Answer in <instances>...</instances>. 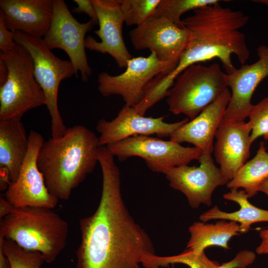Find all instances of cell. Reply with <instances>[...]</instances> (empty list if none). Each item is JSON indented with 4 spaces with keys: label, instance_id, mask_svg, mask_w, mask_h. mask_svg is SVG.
Wrapping results in <instances>:
<instances>
[{
    "label": "cell",
    "instance_id": "obj_23",
    "mask_svg": "<svg viewBox=\"0 0 268 268\" xmlns=\"http://www.w3.org/2000/svg\"><path fill=\"white\" fill-rule=\"evenodd\" d=\"M268 178V151L265 144L261 142L255 156L247 161L226 184L230 189L243 188L249 198L258 192L261 183Z\"/></svg>",
    "mask_w": 268,
    "mask_h": 268
},
{
    "label": "cell",
    "instance_id": "obj_37",
    "mask_svg": "<svg viewBox=\"0 0 268 268\" xmlns=\"http://www.w3.org/2000/svg\"><path fill=\"white\" fill-rule=\"evenodd\" d=\"M252 1L254 2L261 3L268 6V0H254Z\"/></svg>",
    "mask_w": 268,
    "mask_h": 268
},
{
    "label": "cell",
    "instance_id": "obj_31",
    "mask_svg": "<svg viewBox=\"0 0 268 268\" xmlns=\"http://www.w3.org/2000/svg\"><path fill=\"white\" fill-rule=\"evenodd\" d=\"M73 1L77 6L72 9V12L78 14L85 13L90 17V19L98 24L96 11L91 0H73Z\"/></svg>",
    "mask_w": 268,
    "mask_h": 268
},
{
    "label": "cell",
    "instance_id": "obj_27",
    "mask_svg": "<svg viewBox=\"0 0 268 268\" xmlns=\"http://www.w3.org/2000/svg\"><path fill=\"white\" fill-rule=\"evenodd\" d=\"M161 0H119L124 22L128 26L141 24L152 17Z\"/></svg>",
    "mask_w": 268,
    "mask_h": 268
},
{
    "label": "cell",
    "instance_id": "obj_1",
    "mask_svg": "<svg viewBox=\"0 0 268 268\" xmlns=\"http://www.w3.org/2000/svg\"><path fill=\"white\" fill-rule=\"evenodd\" d=\"M114 157L107 147L99 148L101 195L94 212L79 221L76 268H141L145 257L156 254L149 235L125 204Z\"/></svg>",
    "mask_w": 268,
    "mask_h": 268
},
{
    "label": "cell",
    "instance_id": "obj_15",
    "mask_svg": "<svg viewBox=\"0 0 268 268\" xmlns=\"http://www.w3.org/2000/svg\"><path fill=\"white\" fill-rule=\"evenodd\" d=\"M259 59L254 63L244 64L227 74L231 97L222 121L244 122L254 105L253 94L260 83L268 76V46L262 45L257 50Z\"/></svg>",
    "mask_w": 268,
    "mask_h": 268
},
{
    "label": "cell",
    "instance_id": "obj_25",
    "mask_svg": "<svg viewBox=\"0 0 268 268\" xmlns=\"http://www.w3.org/2000/svg\"><path fill=\"white\" fill-rule=\"evenodd\" d=\"M0 247L8 258L11 268H42L45 262L40 252L25 249L1 235Z\"/></svg>",
    "mask_w": 268,
    "mask_h": 268
},
{
    "label": "cell",
    "instance_id": "obj_21",
    "mask_svg": "<svg viewBox=\"0 0 268 268\" xmlns=\"http://www.w3.org/2000/svg\"><path fill=\"white\" fill-rule=\"evenodd\" d=\"M223 197L237 203L240 209L233 212H227L221 210L215 205L200 216L201 221L206 222L212 219L234 221L239 224L241 234L247 233L253 223L268 222V210L258 208L251 204L244 190L231 189L230 192L225 194Z\"/></svg>",
    "mask_w": 268,
    "mask_h": 268
},
{
    "label": "cell",
    "instance_id": "obj_33",
    "mask_svg": "<svg viewBox=\"0 0 268 268\" xmlns=\"http://www.w3.org/2000/svg\"><path fill=\"white\" fill-rule=\"evenodd\" d=\"M14 207L12 206L4 198L0 199V218H3L6 215L10 213Z\"/></svg>",
    "mask_w": 268,
    "mask_h": 268
},
{
    "label": "cell",
    "instance_id": "obj_22",
    "mask_svg": "<svg viewBox=\"0 0 268 268\" xmlns=\"http://www.w3.org/2000/svg\"><path fill=\"white\" fill-rule=\"evenodd\" d=\"M189 231L190 238L186 249L196 254L201 253L205 248L210 246L228 250L229 241L232 237L241 234L239 223L222 219L214 224L195 222L189 227Z\"/></svg>",
    "mask_w": 268,
    "mask_h": 268
},
{
    "label": "cell",
    "instance_id": "obj_32",
    "mask_svg": "<svg viewBox=\"0 0 268 268\" xmlns=\"http://www.w3.org/2000/svg\"><path fill=\"white\" fill-rule=\"evenodd\" d=\"M259 235L261 242L256 249V252L259 255H268V229L262 230Z\"/></svg>",
    "mask_w": 268,
    "mask_h": 268
},
{
    "label": "cell",
    "instance_id": "obj_4",
    "mask_svg": "<svg viewBox=\"0 0 268 268\" xmlns=\"http://www.w3.org/2000/svg\"><path fill=\"white\" fill-rule=\"evenodd\" d=\"M68 233L67 222L48 208L14 207L0 219V235L25 249L40 252L48 264L65 249Z\"/></svg>",
    "mask_w": 268,
    "mask_h": 268
},
{
    "label": "cell",
    "instance_id": "obj_26",
    "mask_svg": "<svg viewBox=\"0 0 268 268\" xmlns=\"http://www.w3.org/2000/svg\"><path fill=\"white\" fill-rule=\"evenodd\" d=\"M219 0H161L154 16L165 17L180 28H184L181 16L185 12L220 2Z\"/></svg>",
    "mask_w": 268,
    "mask_h": 268
},
{
    "label": "cell",
    "instance_id": "obj_24",
    "mask_svg": "<svg viewBox=\"0 0 268 268\" xmlns=\"http://www.w3.org/2000/svg\"><path fill=\"white\" fill-rule=\"evenodd\" d=\"M175 264H184L190 268H217L220 266L217 262L209 259L204 252L196 254L188 249L177 255L159 256L155 254L147 256L141 265L145 268H161Z\"/></svg>",
    "mask_w": 268,
    "mask_h": 268
},
{
    "label": "cell",
    "instance_id": "obj_19",
    "mask_svg": "<svg viewBox=\"0 0 268 268\" xmlns=\"http://www.w3.org/2000/svg\"><path fill=\"white\" fill-rule=\"evenodd\" d=\"M54 0H0L6 28L43 38L52 20Z\"/></svg>",
    "mask_w": 268,
    "mask_h": 268
},
{
    "label": "cell",
    "instance_id": "obj_28",
    "mask_svg": "<svg viewBox=\"0 0 268 268\" xmlns=\"http://www.w3.org/2000/svg\"><path fill=\"white\" fill-rule=\"evenodd\" d=\"M248 118V123L252 130L250 140L252 144L260 136L268 134V97L254 105Z\"/></svg>",
    "mask_w": 268,
    "mask_h": 268
},
{
    "label": "cell",
    "instance_id": "obj_9",
    "mask_svg": "<svg viewBox=\"0 0 268 268\" xmlns=\"http://www.w3.org/2000/svg\"><path fill=\"white\" fill-rule=\"evenodd\" d=\"M174 68L171 64L160 61L153 53L147 57H133L120 74L100 72L97 77L98 89L105 97L120 95L126 105L134 107L142 100L146 87L155 77L166 74Z\"/></svg>",
    "mask_w": 268,
    "mask_h": 268
},
{
    "label": "cell",
    "instance_id": "obj_11",
    "mask_svg": "<svg viewBox=\"0 0 268 268\" xmlns=\"http://www.w3.org/2000/svg\"><path fill=\"white\" fill-rule=\"evenodd\" d=\"M28 148L17 179L10 182L4 198L16 208L40 207L54 208L59 201L49 192L37 165V156L44 140L39 133L31 130Z\"/></svg>",
    "mask_w": 268,
    "mask_h": 268
},
{
    "label": "cell",
    "instance_id": "obj_12",
    "mask_svg": "<svg viewBox=\"0 0 268 268\" xmlns=\"http://www.w3.org/2000/svg\"><path fill=\"white\" fill-rule=\"evenodd\" d=\"M198 167L188 165L161 167L157 172L163 173L169 186L183 193L190 206L197 208L202 203H212L211 197L215 189L228 183L220 168L214 164L211 154H201Z\"/></svg>",
    "mask_w": 268,
    "mask_h": 268
},
{
    "label": "cell",
    "instance_id": "obj_6",
    "mask_svg": "<svg viewBox=\"0 0 268 268\" xmlns=\"http://www.w3.org/2000/svg\"><path fill=\"white\" fill-rule=\"evenodd\" d=\"M227 88V74L218 64L192 65L178 76L168 90L169 110L192 120Z\"/></svg>",
    "mask_w": 268,
    "mask_h": 268
},
{
    "label": "cell",
    "instance_id": "obj_29",
    "mask_svg": "<svg viewBox=\"0 0 268 268\" xmlns=\"http://www.w3.org/2000/svg\"><path fill=\"white\" fill-rule=\"evenodd\" d=\"M256 258L255 253L244 250L240 251L232 260L220 265L217 268H247L254 263Z\"/></svg>",
    "mask_w": 268,
    "mask_h": 268
},
{
    "label": "cell",
    "instance_id": "obj_8",
    "mask_svg": "<svg viewBox=\"0 0 268 268\" xmlns=\"http://www.w3.org/2000/svg\"><path fill=\"white\" fill-rule=\"evenodd\" d=\"M97 24L92 19L80 23L70 13L64 0H53L51 24L43 39L50 50L59 49L67 53L76 77L78 78L80 72L83 82L88 80L92 73L85 52V35Z\"/></svg>",
    "mask_w": 268,
    "mask_h": 268
},
{
    "label": "cell",
    "instance_id": "obj_20",
    "mask_svg": "<svg viewBox=\"0 0 268 268\" xmlns=\"http://www.w3.org/2000/svg\"><path fill=\"white\" fill-rule=\"evenodd\" d=\"M21 119L0 120V168L9 183L16 180L28 148Z\"/></svg>",
    "mask_w": 268,
    "mask_h": 268
},
{
    "label": "cell",
    "instance_id": "obj_35",
    "mask_svg": "<svg viewBox=\"0 0 268 268\" xmlns=\"http://www.w3.org/2000/svg\"><path fill=\"white\" fill-rule=\"evenodd\" d=\"M0 268H11L10 264L8 258L4 254L0 247Z\"/></svg>",
    "mask_w": 268,
    "mask_h": 268
},
{
    "label": "cell",
    "instance_id": "obj_2",
    "mask_svg": "<svg viewBox=\"0 0 268 268\" xmlns=\"http://www.w3.org/2000/svg\"><path fill=\"white\" fill-rule=\"evenodd\" d=\"M249 19L241 11L224 7L219 2L195 9L193 15L182 19L190 39L182 58L189 66L217 58L226 73H231L236 68L232 55L242 65L250 57L246 36L240 31Z\"/></svg>",
    "mask_w": 268,
    "mask_h": 268
},
{
    "label": "cell",
    "instance_id": "obj_34",
    "mask_svg": "<svg viewBox=\"0 0 268 268\" xmlns=\"http://www.w3.org/2000/svg\"><path fill=\"white\" fill-rule=\"evenodd\" d=\"M8 74V69L5 62L0 58V86L6 81Z\"/></svg>",
    "mask_w": 268,
    "mask_h": 268
},
{
    "label": "cell",
    "instance_id": "obj_36",
    "mask_svg": "<svg viewBox=\"0 0 268 268\" xmlns=\"http://www.w3.org/2000/svg\"><path fill=\"white\" fill-rule=\"evenodd\" d=\"M258 192H262L268 196V178L264 180L259 185Z\"/></svg>",
    "mask_w": 268,
    "mask_h": 268
},
{
    "label": "cell",
    "instance_id": "obj_18",
    "mask_svg": "<svg viewBox=\"0 0 268 268\" xmlns=\"http://www.w3.org/2000/svg\"><path fill=\"white\" fill-rule=\"evenodd\" d=\"M230 97L231 92L227 88L195 118L176 130L170 135V140L179 143L189 142L199 148L201 154H211L214 148L213 139Z\"/></svg>",
    "mask_w": 268,
    "mask_h": 268
},
{
    "label": "cell",
    "instance_id": "obj_7",
    "mask_svg": "<svg viewBox=\"0 0 268 268\" xmlns=\"http://www.w3.org/2000/svg\"><path fill=\"white\" fill-rule=\"evenodd\" d=\"M11 32L15 42L25 49L33 60L35 77L44 93L46 106L51 118L52 137H61L67 128L58 108L59 88L63 80L76 76L73 67L69 60L61 59L53 53L43 38L19 31Z\"/></svg>",
    "mask_w": 268,
    "mask_h": 268
},
{
    "label": "cell",
    "instance_id": "obj_3",
    "mask_svg": "<svg viewBox=\"0 0 268 268\" xmlns=\"http://www.w3.org/2000/svg\"><path fill=\"white\" fill-rule=\"evenodd\" d=\"M99 147L98 137L82 125L44 141L37 162L50 194L59 200H69L72 191L94 170Z\"/></svg>",
    "mask_w": 268,
    "mask_h": 268
},
{
    "label": "cell",
    "instance_id": "obj_30",
    "mask_svg": "<svg viewBox=\"0 0 268 268\" xmlns=\"http://www.w3.org/2000/svg\"><path fill=\"white\" fill-rule=\"evenodd\" d=\"M16 44L12 32L6 27L3 13L0 10V50L3 52L10 51Z\"/></svg>",
    "mask_w": 268,
    "mask_h": 268
},
{
    "label": "cell",
    "instance_id": "obj_13",
    "mask_svg": "<svg viewBox=\"0 0 268 268\" xmlns=\"http://www.w3.org/2000/svg\"><path fill=\"white\" fill-rule=\"evenodd\" d=\"M129 34L135 50L148 49L160 61L171 64L174 68L190 39V33L185 27L180 28L165 17L154 16Z\"/></svg>",
    "mask_w": 268,
    "mask_h": 268
},
{
    "label": "cell",
    "instance_id": "obj_38",
    "mask_svg": "<svg viewBox=\"0 0 268 268\" xmlns=\"http://www.w3.org/2000/svg\"><path fill=\"white\" fill-rule=\"evenodd\" d=\"M264 137L266 140H267L268 139V134L264 136Z\"/></svg>",
    "mask_w": 268,
    "mask_h": 268
},
{
    "label": "cell",
    "instance_id": "obj_16",
    "mask_svg": "<svg viewBox=\"0 0 268 268\" xmlns=\"http://www.w3.org/2000/svg\"><path fill=\"white\" fill-rule=\"evenodd\" d=\"M96 11L99 28L94 31L100 39L97 41L88 36L85 48L103 54H109L120 68L126 67L133 58L123 39L124 19L119 0H91Z\"/></svg>",
    "mask_w": 268,
    "mask_h": 268
},
{
    "label": "cell",
    "instance_id": "obj_17",
    "mask_svg": "<svg viewBox=\"0 0 268 268\" xmlns=\"http://www.w3.org/2000/svg\"><path fill=\"white\" fill-rule=\"evenodd\" d=\"M251 128L249 123L222 121L215 134L216 162L228 181L247 162L250 154Z\"/></svg>",
    "mask_w": 268,
    "mask_h": 268
},
{
    "label": "cell",
    "instance_id": "obj_14",
    "mask_svg": "<svg viewBox=\"0 0 268 268\" xmlns=\"http://www.w3.org/2000/svg\"><path fill=\"white\" fill-rule=\"evenodd\" d=\"M189 121L186 118L174 123L164 121V117H146L139 114L132 107L125 105L117 116L111 121L102 119L96 126L100 134L99 146L120 141L136 135L156 134L163 137L170 135L181 126Z\"/></svg>",
    "mask_w": 268,
    "mask_h": 268
},
{
    "label": "cell",
    "instance_id": "obj_5",
    "mask_svg": "<svg viewBox=\"0 0 268 268\" xmlns=\"http://www.w3.org/2000/svg\"><path fill=\"white\" fill-rule=\"evenodd\" d=\"M0 58L6 63L8 74L0 86V120L21 119L27 111L46 105L44 93L34 75L33 60L17 44L10 51L0 52Z\"/></svg>",
    "mask_w": 268,
    "mask_h": 268
},
{
    "label": "cell",
    "instance_id": "obj_10",
    "mask_svg": "<svg viewBox=\"0 0 268 268\" xmlns=\"http://www.w3.org/2000/svg\"><path fill=\"white\" fill-rule=\"evenodd\" d=\"M106 146L120 161L140 157L156 172L161 167L188 165L193 160H198L201 154L197 147H185L170 140L147 135L131 136Z\"/></svg>",
    "mask_w": 268,
    "mask_h": 268
}]
</instances>
